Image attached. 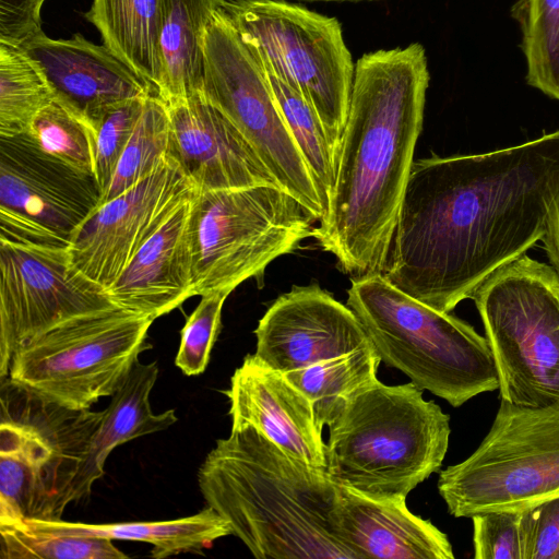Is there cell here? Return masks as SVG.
Here are the masks:
<instances>
[{
    "label": "cell",
    "instance_id": "cell-19",
    "mask_svg": "<svg viewBox=\"0 0 559 559\" xmlns=\"http://www.w3.org/2000/svg\"><path fill=\"white\" fill-rule=\"evenodd\" d=\"M225 393L231 427L251 426L289 455L325 468L313 404L284 373L247 355Z\"/></svg>",
    "mask_w": 559,
    "mask_h": 559
},
{
    "label": "cell",
    "instance_id": "cell-20",
    "mask_svg": "<svg viewBox=\"0 0 559 559\" xmlns=\"http://www.w3.org/2000/svg\"><path fill=\"white\" fill-rule=\"evenodd\" d=\"M336 526L355 559H453L448 536L413 514L406 497L373 498L337 485Z\"/></svg>",
    "mask_w": 559,
    "mask_h": 559
},
{
    "label": "cell",
    "instance_id": "cell-3",
    "mask_svg": "<svg viewBox=\"0 0 559 559\" xmlns=\"http://www.w3.org/2000/svg\"><path fill=\"white\" fill-rule=\"evenodd\" d=\"M202 496L258 559H355L335 515L337 485L251 426L231 427L198 474Z\"/></svg>",
    "mask_w": 559,
    "mask_h": 559
},
{
    "label": "cell",
    "instance_id": "cell-33",
    "mask_svg": "<svg viewBox=\"0 0 559 559\" xmlns=\"http://www.w3.org/2000/svg\"><path fill=\"white\" fill-rule=\"evenodd\" d=\"M146 98H133L111 107L91 128L94 176L102 194L112 179Z\"/></svg>",
    "mask_w": 559,
    "mask_h": 559
},
{
    "label": "cell",
    "instance_id": "cell-2",
    "mask_svg": "<svg viewBox=\"0 0 559 559\" xmlns=\"http://www.w3.org/2000/svg\"><path fill=\"white\" fill-rule=\"evenodd\" d=\"M430 74L418 43L355 63L325 215L313 237L355 277L381 273L423 129Z\"/></svg>",
    "mask_w": 559,
    "mask_h": 559
},
{
    "label": "cell",
    "instance_id": "cell-25",
    "mask_svg": "<svg viewBox=\"0 0 559 559\" xmlns=\"http://www.w3.org/2000/svg\"><path fill=\"white\" fill-rule=\"evenodd\" d=\"M84 17L103 44L156 91L160 80V0H93Z\"/></svg>",
    "mask_w": 559,
    "mask_h": 559
},
{
    "label": "cell",
    "instance_id": "cell-37",
    "mask_svg": "<svg viewBox=\"0 0 559 559\" xmlns=\"http://www.w3.org/2000/svg\"><path fill=\"white\" fill-rule=\"evenodd\" d=\"M46 0H0V43L23 46L39 33Z\"/></svg>",
    "mask_w": 559,
    "mask_h": 559
},
{
    "label": "cell",
    "instance_id": "cell-24",
    "mask_svg": "<svg viewBox=\"0 0 559 559\" xmlns=\"http://www.w3.org/2000/svg\"><path fill=\"white\" fill-rule=\"evenodd\" d=\"M22 522L39 533L147 543L152 545L151 557L157 559L199 552L214 540L231 534L228 523L210 507L193 515L155 522L87 524L61 519H26Z\"/></svg>",
    "mask_w": 559,
    "mask_h": 559
},
{
    "label": "cell",
    "instance_id": "cell-29",
    "mask_svg": "<svg viewBox=\"0 0 559 559\" xmlns=\"http://www.w3.org/2000/svg\"><path fill=\"white\" fill-rule=\"evenodd\" d=\"M169 140L167 106L158 97L148 96L112 179L102 194L99 205L120 195L154 171L167 158Z\"/></svg>",
    "mask_w": 559,
    "mask_h": 559
},
{
    "label": "cell",
    "instance_id": "cell-6",
    "mask_svg": "<svg viewBox=\"0 0 559 559\" xmlns=\"http://www.w3.org/2000/svg\"><path fill=\"white\" fill-rule=\"evenodd\" d=\"M316 218L278 186L197 191L189 243L195 296L230 294L314 235Z\"/></svg>",
    "mask_w": 559,
    "mask_h": 559
},
{
    "label": "cell",
    "instance_id": "cell-4",
    "mask_svg": "<svg viewBox=\"0 0 559 559\" xmlns=\"http://www.w3.org/2000/svg\"><path fill=\"white\" fill-rule=\"evenodd\" d=\"M324 425L331 480L373 498L407 497L438 472L451 433L450 416L415 384L378 378L335 401Z\"/></svg>",
    "mask_w": 559,
    "mask_h": 559
},
{
    "label": "cell",
    "instance_id": "cell-23",
    "mask_svg": "<svg viewBox=\"0 0 559 559\" xmlns=\"http://www.w3.org/2000/svg\"><path fill=\"white\" fill-rule=\"evenodd\" d=\"M225 1L160 0L157 97L166 105L202 92L204 34Z\"/></svg>",
    "mask_w": 559,
    "mask_h": 559
},
{
    "label": "cell",
    "instance_id": "cell-8",
    "mask_svg": "<svg viewBox=\"0 0 559 559\" xmlns=\"http://www.w3.org/2000/svg\"><path fill=\"white\" fill-rule=\"evenodd\" d=\"M224 11L262 70L316 111L336 164L355 71L338 20L284 0H226Z\"/></svg>",
    "mask_w": 559,
    "mask_h": 559
},
{
    "label": "cell",
    "instance_id": "cell-31",
    "mask_svg": "<svg viewBox=\"0 0 559 559\" xmlns=\"http://www.w3.org/2000/svg\"><path fill=\"white\" fill-rule=\"evenodd\" d=\"M2 559H126L112 539L39 533L23 522L0 524Z\"/></svg>",
    "mask_w": 559,
    "mask_h": 559
},
{
    "label": "cell",
    "instance_id": "cell-10",
    "mask_svg": "<svg viewBox=\"0 0 559 559\" xmlns=\"http://www.w3.org/2000/svg\"><path fill=\"white\" fill-rule=\"evenodd\" d=\"M438 490L454 518L522 511L559 496V401L501 400L490 430L464 461L441 471Z\"/></svg>",
    "mask_w": 559,
    "mask_h": 559
},
{
    "label": "cell",
    "instance_id": "cell-14",
    "mask_svg": "<svg viewBox=\"0 0 559 559\" xmlns=\"http://www.w3.org/2000/svg\"><path fill=\"white\" fill-rule=\"evenodd\" d=\"M100 198L94 175L48 155L26 134L0 136V238L68 248Z\"/></svg>",
    "mask_w": 559,
    "mask_h": 559
},
{
    "label": "cell",
    "instance_id": "cell-22",
    "mask_svg": "<svg viewBox=\"0 0 559 559\" xmlns=\"http://www.w3.org/2000/svg\"><path fill=\"white\" fill-rule=\"evenodd\" d=\"M157 374L156 361L142 364L138 360L121 386L111 395L71 479L66 496L67 506L90 496L94 483L104 475L106 460L116 447L165 430L177 421L174 409L157 414L151 408L150 395Z\"/></svg>",
    "mask_w": 559,
    "mask_h": 559
},
{
    "label": "cell",
    "instance_id": "cell-17",
    "mask_svg": "<svg viewBox=\"0 0 559 559\" xmlns=\"http://www.w3.org/2000/svg\"><path fill=\"white\" fill-rule=\"evenodd\" d=\"M166 106L167 156L198 191L278 186L251 144L202 92Z\"/></svg>",
    "mask_w": 559,
    "mask_h": 559
},
{
    "label": "cell",
    "instance_id": "cell-15",
    "mask_svg": "<svg viewBox=\"0 0 559 559\" xmlns=\"http://www.w3.org/2000/svg\"><path fill=\"white\" fill-rule=\"evenodd\" d=\"M198 190L169 156L120 195L98 205L71 238L74 266L108 289L134 253Z\"/></svg>",
    "mask_w": 559,
    "mask_h": 559
},
{
    "label": "cell",
    "instance_id": "cell-13",
    "mask_svg": "<svg viewBox=\"0 0 559 559\" xmlns=\"http://www.w3.org/2000/svg\"><path fill=\"white\" fill-rule=\"evenodd\" d=\"M117 307L68 248L0 238V378L14 353L72 318ZM119 308V307H118Z\"/></svg>",
    "mask_w": 559,
    "mask_h": 559
},
{
    "label": "cell",
    "instance_id": "cell-18",
    "mask_svg": "<svg viewBox=\"0 0 559 559\" xmlns=\"http://www.w3.org/2000/svg\"><path fill=\"white\" fill-rule=\"evenodd\" d=\"M41 67L55 99L90 129L111 107L155 88L118 59L104 44L76 33L55 39L43 31L22 46Z\"/></svg>",
    "mask_w": 559,
    "mask_h": 559
},
{
    "label": "cell",
    "instance_id": "cell-7",
    "mask_svg": "<svg viewBox=\"0 0 559 559\" xmlns=\"http://www.w3.org/2000/svg\"><path fill=\"white\" fill-rule=\"evenodd\" d=\"M483 320L501 400L519 406L559 401V275L526 254L472 296Z\"/></svg>",
    "mask_w": 559,
    "mask_h": 559
},
{
    "label": "cell",
    "instance_id": "cell-34",
    "mask_svg": "<svg viewBox=\"0 0 559 559\" xmlns=\"http://www.w3.org/2000/svg\"><path fill=\"white\" fill-rule=\"evenodd\" d=\"M227 296L225 293L202 295L201 301L187 319L175 359L176 366L186 376H198L205 370L219 332L222 309Z\"/></svg>",
    "mask_w": 559,
    "mask_h": 559
},
{
    "label": "cell",
    "instance_id": "cell-35",
    "mask_svg": "<svg viewBox=\"0 0 559 559\" xmlns=\"http://www.w3.org/2000/svg\"><path fill=\"white\" fill-rule=\"evenodd\" d=\"M472 520L476 559H523L521 511H489Z\"/></svg>",
    "mask_w": 559,
    "mask_h": 559
},
{
    "label": "cell",
    "instance_id": "cell-30",
    "mask_svg": "<svg viewBox=\"0 0 559 559\" xmlns=\"http://www.w3.org/2000/svg\"><path fill=\"white\" fill-rule=\"evenodd\" d=\"M380 362L379 354L370 345L284 374L311 401L319 425L335 401L377 379Z\"/></svg>",
    "mask_w": 559,
    "mask_h": 559
},
{
    "label": "cell",
    "instance_id": "cell-5",
    "mask_svg": "<svg viewBox=\"0 0 559 559\" xmlns=\"http://www.w3.org/2000/svg\"><path fill=\"white\" fill-rule=\"evenodd\" d=\"M346 305L362 324L381 361L459 407L499 388L485 336L465 321L397 289L382 274L352 280Z\"/></svg>",
    "mask_w": 559,
    "mask_h": 559
},
{
    "label": "cell",
    "instance_id": "cell-9",
    "mask_svg": "<svg viewBox=\"0 0 559 559\" xmlns=\"http://www.w3.org/2000/svg\"><path fill=\"white\" fill-rule=\"evenodd\" d=\"M103 412L72 411L2 382L0 524L60 520Z\"/></svg>",
    "mask_w": 559,
    "mask_h": 559
},
{
    "label": "cell",
    "instance_id": "cell-39",
    "mask_svg": "<svg viewBox=\"0 0 559 559\" xmlns=\"http://www.w3.org/2000/svg\"><path fill=\"white\" fill-rule=\"evenodd\" d=\"M305 1H323V2H343V1H373V0H305Z\"/></svg>",
    "mask_w": 559,
    "mask_h": 559
},
{
    "label": "cell",
    "instance_id": "cell-27",
    "mask_svg": "<svg viewBox=\"0 0 559 559\" xmlns=\"http://www.w3.org/2000/svg\"><path fill=\"white\" fill-rule=\"evenodd\" d=\"M511 16L521 34L526 83L559 100V0H515Z\"/></svg>",
    "mask_w": 559,
    "mask_h": 559
},
{
    "label": "cell",
    "instance_id": "cell-11",
    "mask_svg": "<svg viewBox=\"0 0 559 559\" xmlns=\"http://www.w3.org/2000/svg\"><path fill=\"white\" fill-rule=\"evenodd\" d=\"M153 321L118 307L72 318L21 346L5 379L45 402L90 409L121 386Z\"/></svg>",
    "mask_w": 559,
    "mask_h": 559
},
{
    "label": "cell",
    "instance_id": "cell-26",
    "mask_svg": "<svg viewBox=\"0 0 559 559\" xmlns=\"http://www.w3.org/2000/svg\"><path fill=\"white\" fill-rule=\"evenodd\" d=\"M55 99L39 63L22 47L0 43V136L25 134Z\"/></svg>",
    "mask_w": 559,
    "mask_h": 559
},
{
    "label": "cell",
    "instance_id": "cell-1",
    "mask_svg": "<svg viewBox=\"0 0 559 559\" xmlns=\"http://www.w3.org/2000/svg\"><path fill=\"white\" fill-rule=\"evenodd\" d=\"M559 191V130L487 153L415 160L382 276L442 312L542 240Z\"/></svg>",
    "mask_w": 559,
    "mask_h": 559
},
{
    "label": "cell",
    "instance_id": "cell-16",
    "mask_svg": "<svg viewBox=\"0 0 559 559\" xmlns=\"http://www.w3.org/2000/svg\"><path fill=\"white\" fill-rule=\"evenodd\" d=\"M254 334L253 355L282 373L372 345L354 311L314 284L281 295Z\"/></svg>",
    "mask_w": 559,
    "mask_h": 559
},
{
    "label": "cell",
    "instance_id": "cell-38",
    "mask_svg": "<svg viewBox=\"0 0 559 559\" xmlns=\"http://www.w3.org/2000/svg\"><path fill=\"white\" fill-rule=\"evenodd\" d=\"M542 240L550 265L559 275V191L548 209Z\"/></svg>",
    "mask_w": 559,
    "mask_h": 559
},
{
    "label": "cell",
    "instance_id": "cell-36",
    "mask_svg": "<svg viewBox=\"0 0 559 559\" xmlns=\"http://www.w3.org/2000/svg\"><path fill=\"white\" fill-rule=\"evenodd\" d=\"M523 559H559V496L521 511Z\"/></svg>",
    "mask_w": 559,
    "mask_h": 559
},
{
    "label": "cell",
    "instance_id": "cell-32",
    "mask_svg": "<svg viewBox=\"0 0 559 559\" xmlns=\"http://www.w3.org/2000/svg\"><path fill=\"white\" fill-rule=\"evenodd\" d=\"M25 134L48 155L94 175L91 129L56 99L35 116Z\"/></svg>",
    "mask_w": 559,
    "mask_h": 559
},
{
    "label": "cell",
    "instance_id": "cell-21",
    "mask_svg": "<svg viewBox=\"0 0 559 559\" xmlns=\"http://www.w3.org/2000/svg\"><path fill=\"white\" fill-rule=\"evenodd\" d=\"M191 200L142 245L106 290L117 307L155 320L195 296L188 234Z\"/></svg>",
    "mask_w": 559,
    "mask_h": 559
},
{
    "label": "cell",
    "instance_id": "cell-12",
    "mask_svg": "<svg viewBox=\"0 0 559 559\" xmlns=\"http://www.w3.org/2000/svg\"><path fill=\"white\" fill-rule=\"evenodd\" d=\"M203 56L202 94L236 126L278 186L319 223L324 210L310 171L265 73L224 9L215 13L205 31Z\"/></svg>",
    "mask_w": 559,
    "mask_h": 559
},
{
    "label": "cell",
    "instance_id": "cell-28",
    "mask_svg": "<svg viewBox=\"0 0 559 559\" xmlns=\"http://www.w3.org/2000/svg\"><path fill=\"white\" fill-rule=\"evenodd\" d=\"M265 75L284 121L310 171L325 215L336 169L325 129L299 93L275 75Z\"/></svg>",
    "mask_w": 559,
    "mask_h": 559
}]
</instances>
